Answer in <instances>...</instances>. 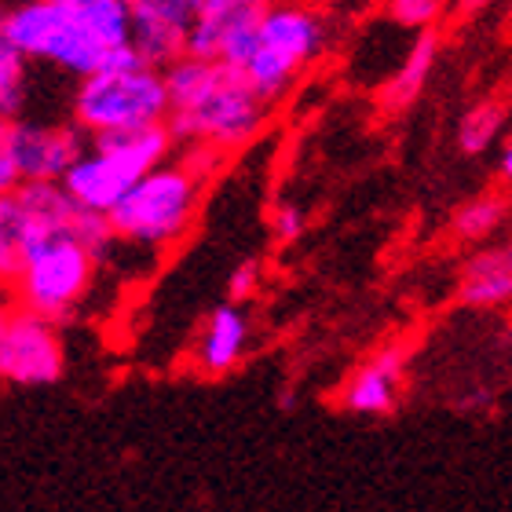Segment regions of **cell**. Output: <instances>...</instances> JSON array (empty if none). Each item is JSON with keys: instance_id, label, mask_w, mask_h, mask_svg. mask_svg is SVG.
I'll return each instance as SVG.
<instances>
[{"instance_id": "14", "label": "cell", "mask_w": 512, "mask_h": 512, "mask_svg": "<svg viewBox=\"0 0 512 512\" xmlns=\"http://www.w3.org/2000/svg\"><path fill=\"white\" fill-rule=\"evenodd\" d=\"M436 59H439V30L417 33L414 44L406 48L403 63L395 66L392 77L381 85V96H377L381 99V107L388 110V114L410 107V103L425 92L428 77H432V70H436Z\"/></svg>"}, {"instance_id": "31", "label": "cell", "mask_w": 512, "mask_h": 512, "mask_svg": "<svg viewBox=\"0 0 512 512\" xmlns=\"http://www.w3.org/2000/svg\"><path fill=\"white\" fill-rule=\"evenodd\" d=\"M505 19H509V26H512V0H509V11H505Z\"/></svg>"}, {"instance_id": "5", "label": "cell", "mask_w": 512, "mask_h": 512, "mask_svg": "<svg viewBox=\"0 0 512 512\" xmlns=\"http://www.w3.org/2000/svg\"><path fill=\"white\" fill-rule=\"evenodd\" d=\"M267 103L256 96L249 81L238 70L224 66V74L198 103L187 110H172L169 114V132L176 136L180 147H213L220 154L249 147L267 125Z\"/></svg>"}, {"instance_id": "11", "label": "cell", "mask_w": 512, "mask_h": 512, "mask_svg": "<svg viewBox=\"0 0 512 512\" xmlns=\"http://www.w3.org/2000/svg\"><path fill=\"white\" fill-rule=\"evenodd\" d=\"M271 4L275 0H202L194 8L191 33H187V55H194V59H220V48L235 33L256 30Z\"/></svg>"}, {"instance_id": "21", "label": "cell", "mask_w": 512, "mask_h": 512, "mask_svg": "<svg viewBox=\"0 0 512 512\" xmlns=\"http://www.w3.org/2000/svg\"><path fill=\"white\" fill-rule=\"evenodd\" d=\"M297 74L300 70H293L286 59H278V55L267 52V48H260V52L253 55V63L242 70V77L249 81V88L264 99L267 107L286 96L289 88H293V81H297Z\"/></svg>"}, {"instance_id": "26", "label": "cell", "mask_w": 512, "mask_h": 512, "mask_svg": "<svg viewBox=\"0 0 512 512\" xmlns=\"http://www.w3.org/2000/svg\"><path fill=\"white\" fill-rule=\"evenodd\" d=\"M143 66H150L143 55L136 52V44H118V48H107V55H103V74H136V70H143Z\"/></svg>"}, {"instance_id": "24", "label": "cell", "mask_w": 512, "mask_h": 512, "mask_svg": "<svg viewBox=\"0 0 512 512\" xmlns=\"http://www.w3.org/2000/svg\"><path fill=\"white\" fill-rule=\"evenodd\" d=\"M465 271H494V275H512V238L498 242V246H487L472 256Z\"/></svg>"}, {"instance_id": "4", "label": "cell", "mask_w": 512, "mask_h": 512, "mask_svg": "<svg viewBox=\"0 0 512 512\" xmlns=\"http://www.w3.org/2000/svg\"><path fill=\"white\" fill-rule=\"evenodd\" d=\"M96 264L99 260L77 238H37L30 256H26L22 275L11 286V300L22 311H30L37 319H48L59 326L88 297V289L96 282Z\"/></svg>"}, {"instance_id": "10", "label": "cell", "mask_w": 512, "mask_h": 512, "mask_svg": "<svg viewBox=\"0 0 512 512\" xmlns=\"http://www.w3.org/2000/svg\"><path fill=\"white\" fill-rule=\"evenodd\" d=\"M403 374H406V352L399 344L381 348L374 359H366L352 374V381L344 384L341 406L348 414L359 417H384L399 406V392H403Z\"/></svg>"}, {"instance_id": "28", "label": "cell", "mask_w": 512, "mask_h": 512, "mask_svg": "<svg viewBox=\"0 0 512 512\" xmlns=\"http://www.w3.org/2000/svg\"><path fill=\"white\" fill-rule=\"evenodd\" d=\"M19 187H22V176H19V169H15L11 154H8V143H4V136H0V198L15 194Z\"/></svg>"}, {"instance_id": "20", "label": "cell", "mask_w": 512, "mask_h": 512, "mask_svg": "<svg viewBox=\"0 0 512 512\" xmlns=\"http://www.w3.org/2000/svg\"><path fill=\"white\" fill-rule=\"evenodd\" d=\"M509 121V107L502 99H480L476 107L465 110V118L458 121V150L461 154H483L498 143Z\"/></svg>"}, {"instance_id": "3", "label": "cell", "mask_w": 512, "mask_h": 512, "mask_svg": "<svg viewBox=\"0 0 512 512\" xmlns=\"http://www.w3.org/2000/svg\"><path fill=\"white\" fill-rule=\"evenodd\" d=\"M172 103L165 74L143 66L136 74H92L74 92V125L88 136H114L147 125H169Z\"/></svg>"}, {"instance_id": "25", "label": "cell", "mask_w": 512, "mask_h": 512, "mask_svg": "<svg viewBox=\"0 0 512 512\" xmlns=\"http://www.w3.org/2000/svg\"><path fill=\"white\" fill-rule=\"evenodd\" d=\"M304 209L293 202H282L275 209V216H271V231H275L278 242H297L300 235H304Z\"/></svg>"}, {"instance_id": "16", "label": "cell", "mask_w": 512, "mask_h": 512, "mask_svg": "<svg viewBox=\"0 0 512 512\" xmlns=\"http://www.w3.org/2000/svg\"><path fill=\"white\" fill-rule=\"evenodd\" d=\"M66 19L92 33L103 48L132 41V4L128 0H55Z\"/></svg>"}, {"instance_id": "27", "label": "cell", "mask_w": 512, "mask_h": 512, "mask_svg": "<svg viewBox=\"0 0 512 512\" xmlns=\"http://www.w3.org/2000/svg\"><path fill=\"white\" fill-rule=\"evenodd\" d=\"M227 289H231V300H246L253 297L256 289H260V264L256 260H242V264L231 271V278H227Z\"/></svg>"}, {"instance_id": "15", "label": "cell", "mask_w": 512, "mask_h": 512, "mask_svg": "<svg viewBox=\"0 0 512 512\" xmlns=\"http://www.w3.org/2000/svg\"><path fill=\"white\" fill-rule=\"evenodd\" d=\"M15 194H19L22 209L30 213L37 238H52V235L74 238V227L85 209L63 191V183H22Z\"/></svg>"}, {"instance_id": "7", "label": "cell", "mask_w": 512, "mask_h": 512, "mask_svg": "<svg viewBox=\"0 0 512 512\" xmlns=\"http://www.w3.org/2000/svg\"><path fill=\"white\" fill-rule=\"evenodd\" d=\"M8 154L19 169L22 183H63L81 154H85V132L74 121L63 125H41V121H11L4 128Z\"/></svg>"}, {"instance_id": "19", "label": "cell", "mask_w": 512, "mask_h": 512, "mask_svg": "<svg viewBox=\"0 0 512 512\" xmlns=\"http://www.w3.org/2000/svg\"><path fill=\"white\" fill-rule=\"evenodd\" d=\"M30 96V63L11 48L8 33H4V8H0V118L22 121Z\"/></svg>"}, {"instance_id": "33", "label": "cell", "mask_w": 512, "mask_h": 512, "mask_svg": "<svg viewBox=\"0 0 512 512\" xmlns=\"http://www.w3.org/2000/svg\"><path fill=\"white\" fill-rule=\"evenodd\" d=\"M191 4H194V8H198V4H202V0H191Z\"/></svg>"}, {"instance_id": "9", "label": "cell", "mask_w": 512, "mask_h": 512, "mask_svg": "<svg viewBox=\"0 0 512 512\" xmlns=\"http://www.w3.org/2000/svg\"><path fill=\"white\" fill-rule=\"evenodd\" d=\"M191 22V0H136L132 4V44L154 70H165L187 55Z\"/></svg>"}, {"instance_id": "8", "label": "cell", "mask_w": 512, "mask_h": 512, "mask_svg": "<svg viewBox=\"0 0 512 512\" xmlns=\"http://www.w3.org/2000/svg\"><path fill=\"white\" fill-rule=\"evenodd\" d=\"M333 37L330 15L311 0H275L260 22V48L286 59L293 70L319 63Z\"/></svg>"}, {"instance_id": "2", "label": "cell", "mask_w": 512, "mask_h": 512, "mask_svg": "<svg viewBox=\"0 0 512 512\" xmlns=\"http://www.w3.org/2000/svg\"><path fill=\"white\" fill-rule=\"evenodd\" d=\"M205 180H198L180 158H169L147 172L107 216L118 242L139 249L176 246L194 224Z\"/></svg>"}, {"instance_id": "6", "label": "cell", "mask_w": 512, "mask_h": 512, "mask_svg": "<svg viewBox=\"0 0 512 512\" xmlns=\"http://www.w3.org/2000/svg\"><path fill=\"white\" fill-rule=\"evenodd\" d=\"M66 352L55 322L37 319L11 300V315L0 326V381L41 388L63 377Z\"/></svg>"}, {"instance_id": "13", "label": "cell", "mask_w": 512, "mask_h": 512, "mask_svg": "<svg viewBox=\"0 0 512 512\" xmlns=\"http://www.w3.org/2000/svg\"><path fill=\"white\" fill-rule=\"evenodd\" d=\"M249 352V319L235 300L209 311L198 344H194V363L209 377L231 374Z\"/></svg>"}, {"instance_id": "34", "label": "cell", "mask_w": 512, "mask_h": 512, "mask_svg": "<svg viewBox=\"0 0 512 512\" xmlns=\"http://www.w3.org/2000/svg\"><path fill=\"white\" fill-rule=\"evenodd\" d=\"M128 4H136V0H128Z\"/></svg>"}, {"instance_id": "12", "label": "cell", "mask_w": 512, "mask_h": 512, "mask_svg": "<svg viewBox=\"0 0 512 512\" xmlns=\"http://www.w3.org/2000/svg\"><path fill=\"white\" fill-rule=\"evenodd\" d=\"M70 19L55 0H11L4 8V33L26 63H48Z\"/></svg>"}, {"instance_id": "23", "label": "cell", "mask_w": 512, "mask_h": 512, "mask_svg": "<svg viewBox=\"0 0 512 512\" xmlns=\"http://www.w3.org/2000/svg\"><path fill=\"white\" fill-rule=\"evenodd\" d=\"M450 0H381L384 19H392L395 26L414 33L436 30L443 15H447Z\"/></svg>"}, {"instance_id": "29", "label": "cell", "mask_w": 512, "mask_h": 512, "mask_svg": "<svg viewBox=\"0 0 512 512\" xmlns=\"http://www.w3.org/2000/svg\"><path fill=\"white\" fill-rule=\"evenodd\" d=\"M491 4H498V0H458V15L461 19H472V15L487 11Z\"/></svg>"}, {"instance_id": "1", "label": "cell", "mask_w": 512, "mask_h": 512, "mask_svg": "<svg viewBox=\"0 0 512 512\" xmlns=\"http://www.w3.org/2000/svg\"><path fill=\"white\" fill-rule=\"evenodd\" d=\"M176 136L169 125H147L114 136H96L92 147L70 165L63 176V191L74 198L85 213L110 216L114 205L136 187L147 172L176 158Z\"/></svg>"}, {"instance_id": "32", "label": "cell", "mask_w": 512, "mask_h": 512, "mask_svg": "<svg viewBox=\"0 0 512 512\" xmlns=\"http://www.w3.org/2000/svg\"><path fill=\"white\" fill-rule=\"evenodd\" d=\"M4 128H8V121H4V118H0V136H4Z\"/></svg>"}, {"instance_id": "18", "label": "cell", "mask_w": 512, "mask_h": 512, "mask_svg": "<svg viewBox=\"0 0 512 512\" xmlns=\"http://www.w3.org/2000/svg\"><path fill=\"white\" fill-rule=\"evenodd\" d=\"M509 220V198L505 194H480L450 216V235L458 242H487L494 231H502Z\"/></svg>"}, {"instance_id": "22", "label": "cell", "mask_w": 512, "mask_h": 512, "mask_svg": "<svg viewBox=\"0 0 512 512\" xmlns=\"http://www.w3.org/2000/svg\"><path fill=\"white\" fill-rule=\"evenodd\" d=\"M458 300L465 308H505V304H512V275L461 271Z\"/></svg>"}, {"instance_id": "17", "label": "cell", "mask_w": 512, "mask_h": 512, "mask_svg": "<svg viewBox=\"0 0 512 512\" xmlns=\"http://www.w3.org/2000/svg\"><path fill=\"white\" fill-rule=\"evenodd\" d=\"M33 242H37V231H33L30 213L22 209L19 194L0 198V289L15 286Z\"/></svg>"}, {"instance_id": "30", "label": "cell", "mask_w": 512, "mask_h": 512, "mask_svg": "<svg viewBox=\"0 0 512 512\" xmlns=\"http://www.w3.org/2000/svg\"><path fill=\"white\" fill-rule=\"evenodd\" d=\"M502 180L512 183V139L505 143V150H502Z\"/></svg>"}]
</instances>
